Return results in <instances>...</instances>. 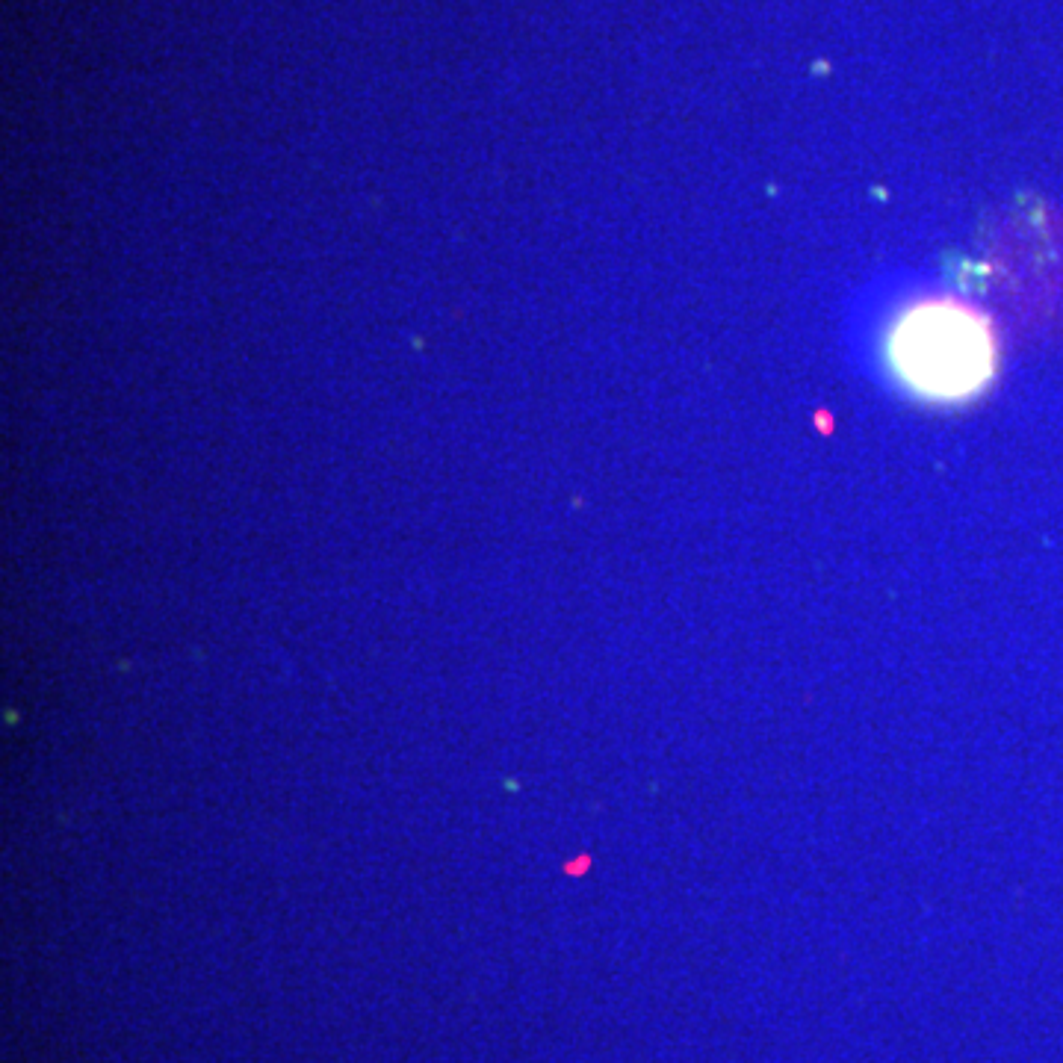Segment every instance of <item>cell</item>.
<instances>
[{
    "instance_id": "6da1fadb",
    "label": "cell",
    "mask_w": 1063,
    "mask_h": 1063,
    "mask_svg": "<svg viewBox=\"0 0 1063 1063\" xmlns=\"http://www.w3.org/2000/svg\"><path fill=\"white\" fill-rule=\"evenodd\" d=\"M889 370L913 396L966 402L990 387L999 367L993 322L975 305L928 299L892 322L886 340Z\"/></svg>"
}]
</instances>
